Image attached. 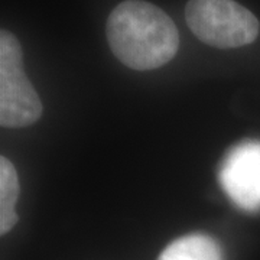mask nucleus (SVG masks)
<instances>
[{"mask_svg":"<svg viewBox=\"0 0 260 260\" xmlns=\"http://www.w3.org/2000/svg\"><path fill=\"white\" fill-rule=\"evenodd\" d=\"M224 191L247 211L260 208V142H246L230 150L220 171Z\"/></svg>","mask_w":260,"mask_h":260,"instance_id":"20e7f679","label":"nucleus"},{"mask_svg":"<svg viewBox=\"0 0 260 260\" xmlns=\"http://www.w3.org/2000/svg\"><path fill=\"white\" fill-rule=\"evenodd\" d=\"M19 177L13 164L0 156V234L9 233L18 223L15 205L19 200Z\"/></svg>","mask_w":260,"mask_h":260,"instance_id":"423d86ee","label":"nucleus"},{"mask_svg":"<svg viewBox=\"0 0 260 260\" xmlns=\"http://www.w3.org/2000/svg\"><path fill=\"white\" fill-rule=\"evenodd\" d=\"M185 20L201 42L218 49L249 45L260 30L257 18L234 0H188Z\"/></svg>","mask_w":260,"mask_h":260,"instance_id":"f03ea898","label":"nucleus"},{"mask_svg":"<svg viewBox=\"0 0 260 260\" xmlns=\"http://www.w3.org/2000/svg\"><path fill=\"white\" fill-rule=\"evenodd\" d=\"M158 260H223V250L207 234H188L169 243Z\"/></svg>","mask_w":260,"mask_h":260,"instance_id":"39448f33","label":"nucleus"},{"mask_svg":"<svg viewBox=\"0 0 260 260\" xmlns=\"http://www.w3.org/2000/svg\"><path fill=\"white\" fill-rule=\"evenodd\" d=\"M107 42L121 64L150 71L168 64L179 49V32L167 12L145 0H124L107 19Z\"/></svg>","mask_w":260,"mask_h":260,"instance_id":"f257e3e1","label":"nucleus"},{"mask_svg":"<svg viewBox=\"0 0 260 260\" xmlns=\"http://www.w3.org/2000/svg\"><path fill=\"white\" fill-rule=\"evenodd\" d=\"M42 114V102L23 70L22 45L12 32H0V124L22 129Z\"/></svg>","mask_w":260,"mask_h":260,"instance_id":"7ed1b4c3","label":"nucleus"}]
</instances>
